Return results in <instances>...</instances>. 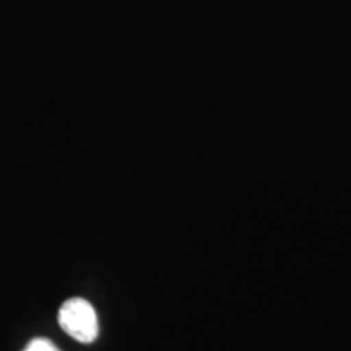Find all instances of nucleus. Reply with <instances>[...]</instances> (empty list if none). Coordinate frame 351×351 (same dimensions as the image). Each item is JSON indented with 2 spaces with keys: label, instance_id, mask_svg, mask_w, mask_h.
I'll return each mask as SVG.
<instances>
[{
  "label": "nucleus",
  "instance_id": "nucleus-1",
  "mask_svg": "<svg viewBox=\"0 0 351 351\" xmlns=\"http://www.w3.org/2000/svg\"><path fill=\"white\" fill-rule=\"evenodd\" d=\"M59 324L67 335L80 343L95 341L99 332L93 306L82 298H72L60 306Z\"/></svg>",
  "mask_w": 351,
  "mask_h": 351
},
{
  "label": "nucleus",
  "instance_id": "nucleus-2",
  "mask_svg": "<svg viewBox=\"0 0 351 351\" xmlns=\"http://www.w3.org/2000/svg\"><path fill=\"white\" fill-rule=\"evenodd\" d=\"M23 351H60L57 346L47 339H34L26 345Z\"/></svg>",
  "mask_w": 351,
  "mask_h": 351
}]
</instances>
